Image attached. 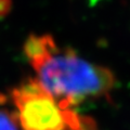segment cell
Here are the masks:
<instances>
[{
    "label": "cell",
    "instance_id": "obj_2",
    "mask_svg": "<svg viewBox=\"0 0 130 130\" xmlns=\"http://www.w3.org/2000/svg\"><path fill=\"white\" fill-rule=\"evenodd\" d=\"M22 130H95V121L63 108L37 79H27L11 91Z\"/></svg>",
    "mask_w": 130,
    "mask_h": 130
},
{
    "label": "cell",
    "instance_id": "obj_3",
    "mask_svg": "<svg viewBox=\"0 0 130 130\" xmlns=\"http://www.w3.org/2000/svg\"><path fill=\"white\" fill-rule=\"evenodd\" d=\"M0 130H20L16 113L0 108Z\"/></svg>",
    "mask_w": 130,
    "mask_h": 130
},
{
    "label": "cell",
    "instance_id": "obj_4",
    "mask_svg": "<svg viewBox=\"0 0 130 130\" xmlns=\"http://www.w3.org/2000/svg\"><path fill=\"white\" fill-rule=\"evenodd\" d=\"M12 9V0H0V19L9 15Z\"/></svg>",
    "mask_w": 130,
    "mask_h": 130
},
{
    "label": "cell",
    "instance_id": "obj_5",
    "mask_svg": "<svg viewBox=\"0 0 130 130\" xmlns=\"http://www.w3.org/2000/svg\"><path fill=\"white\" fill-rule=\"evenodd\" d=\"M95 130H98V129H95Z\"/></svg>",
    "mask_w": 130,
    "mask_h": 130
},
{
    "label": "cell",
    "instance_id": "obj_1",
    "mask_svg": "<svg viewBox=\"0 0 130 130\" xmlns=\"http://www.w3.org/2000/svg\"><path fill=\"white\" fill-rule=\"evenodd\" d=\"M24 53L41 87L63 108L111 95L116 77L109 68L89 62L71 48L61 49L51 35H30Z\"/></svg>",
    "mask_w": 130,
    "mask_h": 130
}]
</instances>
